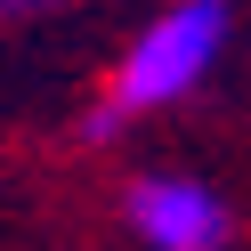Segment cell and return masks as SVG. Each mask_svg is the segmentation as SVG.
Instances as JSON below:
<instances>
[{"instance_id":"cell-1","label":"cell","mask_w":251,"mask_h":251,"mask_svg":"<svg viewBox=\"0 0 251 251\" xmlns=\"http://www.w3.org/2000/svg\"><path fill=\"white\" fill-rule=\"evenodd\" d=\"M219 49H227V0H178V8H162L154 25H138V41L122 49L105 98H114L122 114H162V105L195 98V89L211 81Z\"/></svg>"},{"instance_id":"cell-3","label":"cell","mask_w":251,"mask_h":251,"mask_svg":"<svg viewBox=\"0 0 251 251\" xmlns=\"http://www.w3.org/2000/svg\"><path fill=\"white\" fill-rule=\"evenodd\" d=\"M49 8H73V0H8V17H17V25H25V17H49Z\"/></svg>"},{"instance_id":"cell-2","label":"cell","mask_w":251,"mask_h":251,"mask_svg":"<svg viewBox=\"0 0 251 251\" xmlns=\"http://www.w3.org/2000/svg\"><path fill=\"white\" fill-rule=\"evenodd\" d=\"M122 219H130V235L146 251H227V235H235L227 202L202 178H170V170L138 178L130 195H122Z\"/></svg>"}]
</instances>
